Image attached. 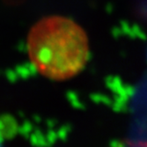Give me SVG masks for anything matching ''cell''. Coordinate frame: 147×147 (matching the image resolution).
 <instances>
[{
    "instance_id": "obj_1",
    "label": "cell",
    "mask_w": 147,
    "mask_h": 147,
    "mask_svg": "<svg viewBox=\"0 0 147 147\" xmlns=\"http://www.w3.org/2000/svg\"><path fill=\"white\" fill-rule=\"evenodd\" d=\"M26 44L35 69L54 80L76 76L83 70L89 57V42L85 30L66 17L49 16L35 23Z\"/></svg>"
},
{
    "instance_id": "obj_2",
    "label": "cell",
    "mask_w": 147,
    "mask_h": 147,
    "mask_svg": "<svg viewBox=\"0 0 147 147\" xmlns=\"http://www.w3.org/2000/svg\"><path fill=\"white\" fill-rule=\"evenodd\" d=\"M17 124L9 115H0V147H5L6 143L16 132Z\"/></svg>"
}]
</instances>
